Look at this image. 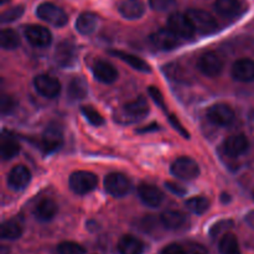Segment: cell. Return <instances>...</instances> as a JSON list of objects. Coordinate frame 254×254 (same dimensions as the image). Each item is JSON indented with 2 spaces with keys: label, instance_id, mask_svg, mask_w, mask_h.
Returning a JSON list of instances; mask_svg holds the SVG:
<instances>
[{
  "label": "cell",
  "instance_id": "obj_30",
  "mask_svg": "<svg viewBox=\"0 0 254 254\" xmlns=\"http://www.w3.org/2000/svg\"><path fill=\"white\" fill-rule=\"evenodd\" d=\"M0 44L6 51L16 50L20 45V36L16 31L11 29H4L0 32Z\"/></svg>",
  "mask_w": 254,
  "mask_h": 254
},
{
  "label": "cell",
  "instance_id": "obj_34",
  "mask_svg": "<svg viewBox=\"0 0 254 254\" xmlns=\"http://www.w3.org/2000/svg\"><path fill=\"white\" fill-rule=\"evenodd\" d=\"M149 6L154 11L169 12L178 6V1L176 0H149Z\"/></svg>",
  "mask_w": 254,
  "mask_h": 254
},
{
  "label": "cell",
  "instance_id": "obj_28",
  "mask_svg": "<svg viewBox=\"0 0 254 254\" xmlns=\"http://www.w3.org/2000/svg\"><path fill=\"white\" fill-rule=\"evenodd\" d=\"M22 223L17 220H9L2 223L1 226V238L2 240L15 241L22 236Z\"/></svg>",
  "mask_w": 254,
  "mask_h": 254
},
{
  "label": "cell",
  "instance_id": "obj_45",
  "mask_svg": "<svg viewBox=\"0 0 254 254\" xmlns=\"http://www.w3.org/2000/svg\"><path fill=\"white\" fill-rule=\"evenodd\" d=\"M222 201L225 203H227L228 201H231V197H230V195H226V193H223L222 195Z\"/></svg>",
  "mask_w": 254,
  "mask_h": 254
},
{
  "label": "cell",
  "instance_id": "obj_21",
  "mask_svg": "<svg viewBox=\"0 0 254 254\" xmlns=\"http://www.w3.org/2000/svg\"><path fill=\"white\" fill-rule=\"evenodd\" d=\"M57 203L51 198H44L36 205L34 210L35 217L41 222H49L57 215Z\"/></svg>",
  "mask_w": 254,
  "mask_h": 254
},
{
  "label": "cell",
  "instance_id": "obj_19",
  "mask_svg": "<svg viewBox=\"0 0 254 254\" xmlns=\"http://www.w3.org/2000/svg\"><path fill=\"white\" fill-rule=\"evenodd\" d=\"M118 11L124 19L138 20L145 12V6L141 0H122L118 5Z\"/></svg>",
  "mask_w": 254,
  "mask_h": 254
},
{
  "label": "cell",
  "instance_id": "obj_24",
  "mask_svg": "<svg viewBox=\"0 0 254 254\" xmlns=\"http://www.w3.org/2000/svg\"><path fill=\"white\" fill-rule=\"evenodd\" d=\"M242 10L240 0H216L215 11L223 17H236Z\"/></svg>",
  "mask_w": 254,
  "mask_h": 254
},
{
  "label": "cell",
  "instance_id": "obj_2",
  "mask_svg": "<svg viewBox=\"0 0 254 254\" xmlns=\"http://www.w3.org/2000/svg\"><path fill=\"white\" fill-rule=\"evenodd\" d=\"M68 185L69 189L77 195H86L97 188L98 179L93 173H89V171H74L69 175Z\"/></svg>",
  "mask_w": 254,
  "mask_h": 254
},
{
  "label": "cell",
  "instance_id": "obj_29",
  "mask_svg": "<svg viewBox=\"0 0 254 254\" xmlns=\"http://www.w3.org/2000/svg\"><path fill=\"white\" fill-rule=\"evenodd\" d=\"M218 250L221 254H241L240 243L233 233H225L218 243Z\"/></svg>",
  "mask_w": 254,
  "mask_h": 254
},
{
  "label": "cell",
  "instance_id": "obj_7",
  "mask_svg": "<svg viewBox=\"0 0 254 254\" xmlns=\"http://www.w3.org/2000/svg\"><path fill=\"white\" fill-rule=\"evenodd\" d=\"M150 42L161 51H170V50L176 49L180 46L181 37L176 35L169 27H164V29L158 30V31L153 32L150 35Z\"/></svg>",
  "mask_w": 254,
  "mask_h": 254
},
{
  "label": "cell",
  "instance_id": "obj_44",
  "mask_svg": "<svg viewBox=\"0 0 254 254\" xmlns=\"http://www.w3.org/2000/svg\"><path fill=\"white\" fill-rule=\"evenodd\" d=\"M158 129H160V127L158 126V124L153 123L150 124V126H146L145 128H140L136 130V133H148V131H153V130H158Z\"/></svg>",
  "mask_w": 254,
  "mask_h": 254
},
{
  "label": "cell",
  "instance_id": "obj_5",
  "mask_svg": "<svg viewBox=\"0 0 254 254\" xmlns=\"http://www.w3.org/2000/svg\"><path fill=\"white\" fill-rule=\"evenodd\" d=\"M171 174L180 180L190 181L200 175V166L193 159L188 156L178 158L171 164Z\"/></svg>",
  "mask_w": 254,
  "mask_h": 254
},
{
  "label": "cell",
  "instance_id": "obj_17",
  "mask_svg": "<svg viewBox=\"0 0 254 254\" xmlns=\"http://www.w3.org/2000/svg\"><path fill=\"white\" fill-rule=\"evenodd\" d=\"M139 198L149 207H159L164 201V193L159 188L149 184H141L138 188Z\"/></svg>",
  "mask_w": 254,
  "mask_h": 254
},
{
  "label": "cell",
  "instance_id": "obj_15",
  "mask_svg": "<svg viewBox=\"0 0 254 254\" xmlns=\"http://www.w3.org/2000/svg\"><path fill=\"white\" fill-rule=\"evenodd\" d=\"M248 149H250V141L245 134H235L228 136L223 143V151L231 158H238L243 155L247 153Z\"/></svg>",
  "mask_w": 254,
  "mask_h": 254
},
{
  "label": "cell",
  "instance_id": "obj_33",
  "mask_svg": "<svg viewBox=\"0 0 254 254\" xmlns=\"http://www.w3.org/2000/svg\"><path fill=\"white\" fill-rule=\"evenodd\" d=\"M82 114L84 116V118L94 127H101L104 124V118L99 114V112H97L96 109L92 106H83L81 108Z\"/></svg>",
  "mask_w": 254,
  "mask_h": 254
},
{
  "label": "cell",
  "instance_id": "obj_20",
  "mask_svg": "<svg viewBox=\"0 0 254 254\" xmlns=\"http://www.w3.org/2000/svg\"><path fill=\"white\" fill-rule=\"evenodd\" d=\"M93 74L97 81L102 83H113L118 78V71L112 64L107 61H97L93 64Z\"/></svg>",
  "mask_w": 254,
  "mask_h": 254
},
{
  "label": "cell",
  "instance_id": "obj_13",
  "mask_svg": "<svg viewBox=\"0 0 254 254\" xmlns=\"http://www.w3.org/2000/svg\"><path fill=\"white\" fill-rule=\"evenodd\" d=\"M27 41L35 47H47L52 42V35L49 29L40 25H29L24 29Z\"/></svg>",
  "mask_w": 254,
  "mask_h": 254
},
{
  "label": "cell",
  "instance_id": "obj_40",
  "mask_svg": "<svg viewBox=\"0 0 254 254\" xmlns=\"http://www.w3.org/2000/svg\"><path fill=\"white\" fill-rule=\"evenodd\" d=\"M16 104H15V101L7 94H2L1 98H0V108H1V114L5 116V114L11 113L15 109Z\"/></svg>",
  "mask_w": 254,
  "mask_h": 254
},
{
  "label": "cell",
  "instance_id": "obj_8",
  "mask_svg": "<svg viewBox=\"0 0 254 254\" xmlns=\"http://www.w3.org/2000/svg\"><path fill=\"white\" fill-rule=\"evenodd\" d=\"M197 67L205 76L213 78V77L220 76L221 72H222L223 60L217 52H205V54L200 57V60H198Z\"/></svg>",
  "mask_w": 254,
  "mask_h": 254
},
{
  "label": "cell",
  "instance_id": "obj_14",
  "mask_svg": "<svg viewBox=\"0 0 254 254\" xmlns=\"http://www.w3.org/2000/svg\"><path fill=\"white\" fill-rule=\"evenodd\" d=\"M31 181V173L24 165H15L7 174V186L14 191H21Z\"/></svg>",
  "mask_w": 254,
  "mask_h": 254
},
{
  "label": "cell",
  "instance_id": "obj_35",
  "mask_svg": "<svg viewBox=\"0 0 254 254\" xmlns=\"http://www.w3.org/2000/svg\"><path fill=\"white\" fill-rule=\"evenodd\" d=\"M57 253L59 254H84L86 250L81 245L76 242H62L57 246Z\"/></svg>",
  "mask_w": 254,
  "mask_h": 254
},
{
  "label": "cell",
  "instance_id": "obj_47",
  "mask_svg": "<svg viewBox=\"0 0 254 254\" xmlns=\"http://www.w3.org/2000/svg\"><path fill=\"white\" fill-rule=\"evenodd\" d=\"M253 198H254V192H253Z\"/></svg>",
  "mask_w": 254,
  "mask_h": 254
},
{
  "label": "cell",
  "instance_id": "obj_31",
  "mask_svg": "<svg viewBox=\"0 0 254 254\" xmlns=\"http://www.w3.org/2000/svg\"><path fill=\"white\" fill-rule=\"evenodd\" d=\"M20 145L16 140L12 138H2L1 143H0V154L4 160H10V159L15 158L19 154Z\"/></svg>",
  "mask_w": 254,
  "mask_h": 254
},
{
  "label": "cell",
  "instance_id": "obj_27",
  "mask_svg": "<svg viewBox=\"0 0 254 254\" xmlns=\"http://www.w3.org/2000/svg\"><path fill=\"white\" fill-rule=\"evenodd\" d=\"M188 218L180 211L175 210H169L161 215L160 222L163 223V226L168 230H179V228L183 227L186 223Z\"/></svg>",
  "mask_w": 254,
  "mask_h": 254
},
{
  "label": "cell",
  "instance_id": "obj_11",
  "mask_svg": "<svg viewBox=\"0 0 254 254\" xmlns=\"http://www.w3.org/2000/svg\"><path fill=\"white\" fill-rule=\"evenodd\" d=\"M207 119L217 127H228L235 121V111L228 104H213L207 111Z\"/></svg>",
  "mask_w": 254,
  "mask_h": 254
},
{
  "label": "cell",
  "instance_id": "obj_41",
  "mask_svg": "<svg viewBox=\"0 0 254 254\" xmlns=\"http://www.w3.org/2000/svg\"><path fill=\"white\" fill-rule=\"evenodd\" d=\"M161 254H188L186 250L184 247H181L180 245H176V243H173V245H169L161 251Z\"/></svg>",
  "mask_w": 254,
  "mask_h": 254
},
{
  "label": "cell",
  "instance_id": "obj_38",
  "mask_svg": "<svg viewBox=\"0 0 254 254\" xmlns=\"http://www.w3.org/2000/svg\"><path fill=\"white\" fill-rule=\"evenodd\" d=\"M148 93H149V96L151 97V99L155 102L156 106H159L161 109H163V111L166 112L165 101H164L163 93L160 92V89H159L158 87H155V86H150L148 88Z\"/></svg>",
  "mask_w": 254,
  "mask_h": 254
},
{
  "label": "cell",
  "instance_id": "obj_37",
  "mask_svg": "<svg viewBox=\"0 0 254 254\" xmlns=\"http://www.w3.org/2000/svg\"><path fill=\"white\" fill-rule=\"evenodd\" d=\"M232 227H233V222L231 220L220 221V222L215 223V225L212 226V228H211V231H210V235H211V237L215 238V237H217L218 235H221L223 231H228L230 228H232Z\"/></svg>",
  "mask_w": 254,
  "mask_h": 254
},
{
  "label": "cell",
  "instance_id": "obj_12",
  "mask_svg": "<svg viewBox=\"0 0 254 254\" xmlns=\"http://www.w3.org/2000/svg\"><path fill=\"white\" fill-rule=\"evenodd\" d=\"M64 143V133L62 128L56 123H51L46 129L41 138V146L46 153H54L60 149Z\"/></svg>",
  "mask_w": 254,
  "mask_h": 254
},
{
  "label": "cell",
  "instance_id": "obj_9",
  "mask_svg": "<svg viewBox=\"0 0 254 254\" xmlns=\"http://www.w3.org/2000/svg\"><path fill=\"white\" fill-rule=\"evenodd\" d=\"M168 27L173 30L176 35H179L181 39H191L196 32L188 15L181 14V12L170 14L168 19Z\"/></svg>",
  "mask_w": 254,
  "mask_h": 254
},
{
  "label": "cell",
  "instance_id": "obj_23",
  "mask_svg": "<svg viewBox=\"0 0 254 254\" xmlns=\"http://www.w3.org/2000/svg\"><path fill=\"white\" fill-rule=\"evenodd\" d=\"M119 254H143L144 243L131 235H126L118 242Z\"/></svg>",
  "mask_w": 254,
  "mask_h": 254
},
{
  "label": "cell",
  "instance_id": "obj_1",
  "mask_svg": "<svg viewBox=\"0 0 254 254\" xmlns=\"http://www.w3.org/2000/svg\"><path fill=\"white\" fill-rule=\"evenodd\" d=\"M150 112L149 104L144 97H138L134 101H130L129 103L124 104L123 109L119 113V118L117 121L121 123H135V122L141 121L145 118Z\"/></svg>",
  "mask_w": 254,
  "mask_h": 254
},
{
  "label": "cell",
  "instance_id": "obj_43",
  "mask_svg": "<svg viewBox=\"0 0 254 254\" xmlns=\"http://www.w3.org/2000/svg\"><path fill=\"white\" fill-rule=\"evenodd\" d=\"M186 252H188V254H208L205 246L200 245V243H193V242L189 243Z\"/></svg>",
  "mask_w": 254,
  "mask_h": 254
},
{
  "label": "cell",
  "instance_id": "obj_39",
  "mask_svg": "<svg viewBox=\"0 0 254 254\" xmlns=\"http://www.w3.org/2000/svg\"><path fill=\"white\" fill-rule=\"evenodd\" d=\"M168 121H169V123H170L171 126H173V128L175 129V130L178 131V133H180L181 135L184 136V138L190 139V133H189V131L186 130L185 128H184V126H183V124H181V122L179 121V118L175 116V114H171V113L169 114L168 113Z\"/></svg>",
  "mask_w": 254,
  "mask_h": 254
},
{
  "label": "cell",
  "instance_id": "obj_6",
  "mask_svg": "<svg viewBox=\"0 0 254 254\" xmlns=\"http://www.w3.org/2000/svg\"><path fill=\"white\" fill-rule=\"evenodd\" d=\"M104 189L113 197H124L130 191L131 183L121 173H111L104 178Z\"/></svg>",
  "mask_w": 254,
  "mask_h": 254
},
{
  "label": "cell",
  "instance_id": "obj_16",
  "mask_svg": "<svg viewBox=\"0 0 254 254\" xmlns=\"http://www.w3.org/2000/svg\"><path fill=\"white\" fill-rule=\"evenodd\" d=\"M77 59L76 46L69 41H62L57 45L55 51V62L62 68L73 66Z\"/></svg>",
  "mask_w": 254,
  "mask_h": 254
},
{
  "label": "cell",
  "instance_id": "obj_26",
  "mask_svg": "<svg viewBox=\"0 0 254 254\" xmlns=\"http://www.w3.org/2000/svg\"><path fill=\"white\" fill-rule=\"evenodd\" d=\"M111 54L114 55L116 57H118V59H121L122 61L126 62L127 64H129L131 68L136 69V71L143 72V73H149V72H151L150 66H149L143 59L135 56V55L128 54V52L124 51H116V50H114V51H111Z\"/></svg>",
  "mask_w": 254,
  "mask_h": 254
},
{
  "label": "cell",
  "instance_id": "obj_36",
  "mask_svg": "<svg viewBox=\"0 0 254 254\" xmlns=\"http://www.w3.org/2000/svg\"><path fill=\"white\" fill-rule=\"evenodd\" d=\"M22 14H24V6L22 5L10 7V9L5 10L1 14V24H9V22L15 21L19 17H21Z\"/></svg>",
  "mask_w": 254,
  "mask_h": 254
},
{
  "label": "cell",
  "instance_id": "obj_4",
  "mask_svg": "<svg viewBox=\"0 0 254 254\" xmlns=\"http://www.w3.org/2000/svg\"><path fill=\"white\" fill-rule=\"evenodd\" d=\"M186 15L189 19L192 22L193 27H195L196 32L201 35H208L212 34L217 30V22H216L215 17L207 11L201 9H189L186 11Z\"/></svg>",
  "mask_w": 254,
  "mask_h": 254
},
{
  "label": "cell",
  "instance_id": "obj_46",
  "mask_svg": "<svg viewBox=\"0 0 254 254\" xmlns=\"http://www.w3.org/2000/svg\"><path fill=\"white\" fill-rule=\"evenodd\" d=\"M7 1H10V0H0V2H1V5H5Z\"/></svg>",
  "mask_w": 254,
  "mask_h": 254
},
{
  "label": "cell",
  "instance_id": "obj_25",
  "mask_svg": "<svg viewBox=\"0 0 254 254\" xmlns=\"http://www.w3.org/2000/svg\"><path fill=\"white\" fill-rule=\"evenodd\" d=\"M67 94L71 101H82L88 94V84L83 77H74L71 79L67 88Z\"/></svg>",
  "mask_w": 254,
  "mask_h": 254
},
{
  "label": "cell",
  "instance_id": "obj_22",
  "mask_svg": "<svg viewBox=\"0 0 254 254\" xmlns=\"http://www.w3.org/2000/svg\"><path fill=\"white\" fill-rule=\"evenodd\" d=\"M99 19L93 12H82L76 20V30L82 35H91L96 31Z\"/></svg>",
  "mask_w": 254,
  "mask_h": 254
},
{
  "label": "cell",
  "instance_id": "obj_10",
  "mask_svg": "<svg viewBox=\"0 0 254 254\" xmlns=\"http://www.w3.org/2000/svg\"><path fill=\"white\" fill-rule=\"evenodd\" d=\"M34 87L37 93L44 98H56L61 92V83L50 74H39L34 78Z\"/></svg>",
  "mask_w": 254,
  "mask_h": 254
},
{
  "label": "cell",
  "instance_id": "obj_18",
  "mask_svg": "<svg viewBox=\"0 0 254 254\" xmlns=\"http://www.w3.org/2000/svg\"><path fill=\"white\" fill-rule=\"evenodd\" d=\"M232 77L238 82L254 81V61L251 59H241L233 64L231 69Z\"/></svg>",
  "mask_w": 254,
  "mask_h": 254
},
{
  "label": "cell",
  "instance_id": "obj_42",
  "mask_svg": "<svg viewBox=\"0 0 254 254\" xmlns=\"http://www.w3.org/2000/svg\"><path fill=\"white\" fill-rule=\"evenodd\" d=\"M165 186L171 193H174V195H176V196H185L186 195V189L183 188L181 185H179V184L165 183Z\"/></svg>",
  "mask_w": 254,
  "mask_h": 254
},
{
  "label": "cell",
  "instance_id": "obj_3",
  "mask_svg": "<svg viewBox=\"0 0 254 254\" xmlns=\"http://www.w3.org/2000/svg\"><path fill=\"white\" fill-rule=\"evenodd\" d=\"M37 17L46 21L47 24L56 27L64 26L68 21V16L62 7L52 4V2H42L36 9Z\"/></svg>",
  "mask_w": 254,
  "mask_h": 254
},
{
  "label": "cell",
  "instance_id": "obj_32",
  "mask_svg": "<svg viewBox=\"0 0 254 254\" xmlns=\"http://www.w3.org/2000/svg\"><path fill=\"white\" fill-rule=\"evenodd\" d=\"M185 205L191 212L196 213V215H203L210 207L208 200L206 197H202V196H195V197L189 198Z\"/></svg>",
  "mask_w": 254,
  "mask_h": 254
}]
</instances>
